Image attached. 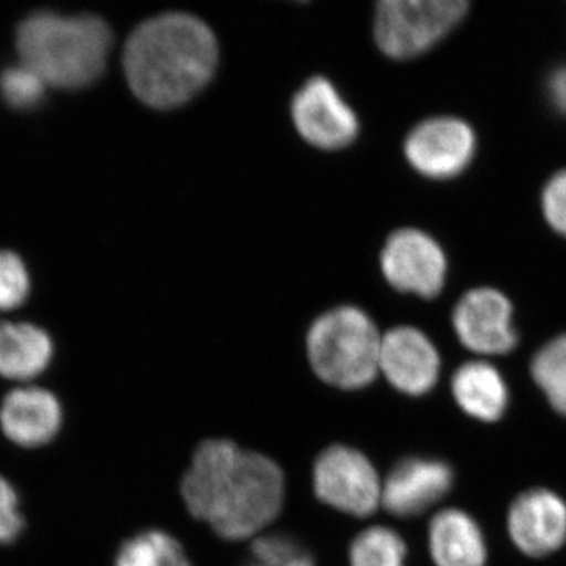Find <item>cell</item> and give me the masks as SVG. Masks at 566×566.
<instances>
[{
    "mask_svg": "<svg viewBox=\"0 0 566 566\" xmlns=\"http://www.w3.org/2000/svg\"><path fill=\"white\" fill-rule=\"evenodd\" d=\"M48 84L29 66L13 65L0 73V98L14 111H33L44 102Z\"/></svg>",
    "mask_w": 566,
    "mask_h": 566,
    "instance_id": "44dd1931",
    "label": "cell"
},
{
    "mask_svg": "<svg viewBox=\"0 0 566 566\" xmlns=\"http://www.w3.org/2000/svg\"><path fill=\"white\" fill-rule=\"evenodd\" d=\"M408 547L392 528L376 526L357 535L349 549L352 566H406Z\"/></svg>",
    "mask_w": 566,
    "mask_h": 566,
    "instance_id": "d6986e66",
    "label": "cell"
},
{
    "mask_svg": "<svg viewBox=\"0 0 566 566\" xmlns=\"http://www.w3.org/2000/svg\"><path fill=\"white\" fill-rule=\"evenodd\" d=\"M31 281L17 253L0 251V311H13L28 300Z\"/></svg>",
    "mask_w": 566,
    "mask_h": 566,
    "instance_id": "603a6c76",
    "label": "cell"
},
{
    "mask_svg": "<svg viewBox=\"0 0 566 566\" xmlns=\"http://www.w3.org/2000/svg\"><path fill=\"white\" fill-rule=\"evenodd\" d=\"M475 150L469 125L452 117H436L417 125L405 142L409 164L430 178H452L463 172Z\"/></svg>",
    "mask_w": 566,
    "mask_h": 566,
    "instance_id": "9c48e42d",
    "label": "cell"
},
{
    "mask_svg": "<svg viewBox=\"0 0 566 566\" xmlns=\"http://www.w3.org/2000/svg\"><path fill=\"white\" fill-rule=\"evenodd\" d=\"M218 63L214 33L200 18L181 11L142 22L123 50L129 88L155 109L191 102L210 84Z\"/></svg>",
    "mask_w": 566,
    "mask_h": 566,
    "instance_id": "7a4b0ae2",
    "label": "cell"
},
{
    "mask_svg": "<svg viewBox=\"0 0 566 566\" xmlns=\"http://www.w3.org/2000/svg\"><path fill=\"white\" fill-rule=\"evenodd\" d=\"M549 93L554 104L566 114V66L551 76Z\"/></svg>",
    "mask_w": 566,
    "mask_h": 566,
    "instance_id": "484cf974",
    "label": "cell"
},
{
    "mask_svg": "<svg viewBox=\"0 0 566 566\" xmlns=\"http://www.w3.org/2000/svg\"><path fill=\"white\" fill-rule=\"evenodd\" d=\"M381 270L398 292L434 297L444 286L446 255L427 233L401 229L390 234L382 249Z\"/></svg>",
    "mask_w": 566,
    "mask_h": 566,
    "instance_id": "ba28073f",
    "label": "cell"
},
{
    "mask_svg": "<svg viewBox=\"0 0 566 566\" xmlns=\"http://www.w3.org/2000/svg\"><path fill=\"white\" fill-rule=\"evenodd\" d=\"M428 546L436 566H486L485 536L463 510H444L431 520Z\"/></svg>",
    "mask_w": 566,
    "mask_h": 566,
    "instance_id": "9a60e30c",
    "label": "cell"
},
{
    "mask_svg": "<svg viewBox=\"0 0 566 566\" xmlns=\"http://www.w3.org/2000/svg\"><path fill=\"white\" fill-rule=\"evenodd\" d=\"M471 0H376L375 41L387 57H419L463 21Z\"/></svg>",
    "mask_w": 566,
    "mask_h": 566,
    "instance_id": "5b68a950",
    "label": "cell"
},
{
    "mask_svg": "<svg viewBox=\"0 0 566 566\" xmlns=\"http://www.w3.org/2000/svg\"><path fill=\"white\" fill-rule=\"evenodd\" d=\"M506 527L524 556H549L566 542V502L543 488L524 491L510 506Z\"/></svg>",
    "mask_w": 566,
    "mask_h": 566,
    "instance_id": "30bf717a",
    "label": "cell"
},
{
    "mask_svg": "<svg viewBox=\"0 0 566 566\" xmlns=\"http://www.w3.org/2000/svg\"><path fill=\"white\" fill-rule=\"evenodd\" d=\"M292 118L301 137L319 150H340L359 134L356 112L323 76L312 77L294 95Z\"/></svg>",
    "mask_w": 566,
    "mask_h": 566,
    "instance_id": "52a82bcc",
    "label": "cell"
},
{
    "mask_svg": "<svg viewBox=\"0 0 566 566\" xmlns=\"http://www.w3.org/2000/svg\"><path fill=\"white\" fill-rule=\"evenodd\" d=\"M24 531L20 495L6 476L0 475V546L17 542Z\"/></svg>",
    "mask_w": 566,
    "mask_h": 566,
    "instance_id": "cb8c5ba5",
    "label": "cell"
},
{
    "mask_svg": "<svg viewBox=\"0 0 566 566\" xmlns=\"http://www.w3.org/2000/svg\"><path fill=\"white\" fill-rule=\"evenodd\" d=\"M111 48L109 24L95 14L61 17L35 11L18 25L21 63L48 87L80 91L95 84L106 70Z\"/></svg>",
    "mask_w": 566,
    "mask_h": 566,
    "instance_id": "3957f363",
    "label": "cell"
},
{
    "mask_svg": "<svg viewBox=\"0 0 566 566\" xmlns=\"http://www.w3.org/2000/svg\"><path fill=\"white\" fill-rule=\"evenodd\" d=\"M453 480V469L446 461L406 458L387 476L381 504L398 517L420 515L452 490Z\"/></svg>",
    "mask_w": 566,
    "mask_h": 566,
    "instance_id": "4fadbf2b",
    "label": "cell"
},
{
    "mask_svg": "<svg viewBox=\"0 0 566 566\" xmlns=\"http://www.w3.org/2000/svg\"><path fill=\"white\" fill-rule=\"evenodd\" d=\"M115 566H192L178 539L148 531L123 543Z\"/></svg>",
    "mask_w": 566,
    "mask_h": 566,
    "instance_id": "ac0fdd59",
    "label": "cell"
},
{
    "mask_svg": "<svg viewBox=\"0 0 566 566\" xmlns=\"http://www.w3.org/2000/svg\"><path fill=\"white\" fill-rule=\"evenodd\" d=\"M63 422L57 398L40 387H22L0 406V428L13 444L36 449L54 441Z\"/></svg>",
    "mask_w": 566,
    "mask_h": 566,
    "instance_id": "5bb4252c",
    "label": "cell"
},
{
    "mask_svg": "<svg viewBox=\"0 0 566 566\" xmlns=\"http://www.w3.org/2000/svg\"><path fill=\"white\" fill-rule=\"evenodd\" d=\"M453 326L465 348L479 354H506L516 345L512 304L493 289H476L461 297Z\"/></svg>",
    "mask_w": 566,
    "mask_h": 566,
    "instance_id": "8fae6325",
    "label": "cell"
},
{
    "mask_svg": "<svg viewBox=\"0 0 566 566\" xmlns=\"http://www.w3.org/2000/svg\"><path fill=\"white\" fill-rule=\"evenodd\" d=\"M54 346L50 335L28 323H0V375L29 381L46 370Z\"/></svg>",
    "mask_w": 566,
    "mask_h": 566,
    "instance_id": "e0dca14e",
    "label": "cell"
},
{
    "mask_svg": "<svg viewBox=\"0 0 566 566\" xmlns=\"http://www.w3.org/2000/svg\"><path fill=\"white\" fill-rule=\"evenodd\" d=\"M181 494L193 517L238 542L260 534L281 513L285 476L271 458L216 439L193 453Z\"/></svg>",
    "mask_w": 566,
    "mask_h": 566,
    "instance_id": "6da1fadb",
    "label": "cell"
},
{
    "mask_svg": "<svg viewBox=\"0 0 566 566\" xmlns=\"http://www.w3.org/2000/svg\"><path fill=\"white\" fill-rule=\"evenodd\" d=\"M381 338L370 316L344 305L312 324L307 334L308 360L327 385L363 389L378 375Z\"/></svg>",
    "mask_w": 566,
    "mask_h": 566,
    "instance_id": "277c9868",
    "label": "cell"
},
{
    "mask_svg": "<svg viewBox=\"0 0 566 566\" xmlns=\"http://www.w3.org/2000/svg\"><path fill=\"white\" fill-rule=\"evenodd\" d=\"M314 490L323 504L365 517L381 504L382 485L374 464L352 447L333 446L316 458Z\"/></svg>",
    "mask_w": 566,
    "mask_h": 566,
    "instance_id": "8992f818",
    "label": "cell"
},
{
    "mask_svg": "<svg viewBox=\"0 0 566 566\" xmlns=\"http://www.w3.org/2000/svg\"><path fill=\"white\" fill-rule=\"evenodd\" d=\"M543 210L551 227L566 237V170L547 182L543 193Z\"/></svg>",
    "mask_w": 566,
    "mask_h": 566,
    "instance_id": "d4e9b609",
    "label": "cell"
},
{
    "mask_svg": "<svg viewBox=\"0 0 566 566\" xmlns=\"http://www.w3.org/2000/svg\"><path fill=\"white\" fill-rule=\"evenodd\" d=\"M532 376L554 411L566 417V335L554 338L536 353Z\"/></svg>",
    "mask_w": 566,
    "mask_h": 566,
    "instance_id": "ffe728a7",
    "label": "cell"
},
{
    "mask_svg": "<svg viewBox=\"0 0 566 566\" xmlns=\"http://www.w3.org/2000/svg\"><path fill=\"white\" fill-rule=\"evenodd\" d=\"M297 2H307V0H297Z\"/></svg>",
    "mask_w": 566,
    "mask_h": 566,
    "instance_id": "4316f807",
    "label": "cell"
},
{
    "mask_svg": "<svg viewBox=\"0 0 566 566\" xmlns=\"http://www.w3.org/2000/svg\"><path fill=\"white\" fill-rule=\"evenodd\" d=\"M452 392L465 415L480 422H497L509 406L504 378L486 363L461 365L452 379Z\"/></svg>",
    "mask_w": 566,
    "mask_h": 566,
    "instance_id": "2e32d148",
    "label": "cell"
},
{
    "mask_svg": "<svg viewBox=\"0 0 566 566\" xmlns=\"http://www.w3.org/2000/svg\"><path fill=\"white\" fill-rule=\"evenodd\" d=\"M251 562L245 566H315V558L293 536H259L251 546Z\"/></svg>",
    "mask_w": 566,
    "mask_h": 566,
    "instance_id": "7402d4cb",
    "label": "cell"
},
{
    "mask_svg": "<svg viewBox=\"0 0 566 566\" xmlns=\"http://www.w3.org/2000/svg\"><path fill=\"white\" fill-rule=\"evenodd\" d=\"M441 370L438 349L416 327L400 326L381 338L379 371L406 395L419 397L433 389Z\"/></svg>",
    "mask_w": 566,
    "mask_h": 566,
    "instance_id": "7c38bea8",
    "label": "cell"
}]
</instances>
